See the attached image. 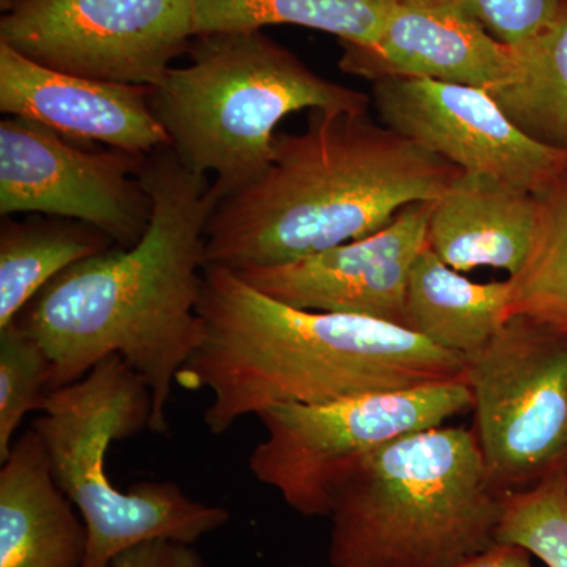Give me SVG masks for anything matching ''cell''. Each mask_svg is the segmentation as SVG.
<instances>
[{"instance_id": "cell-21", "label": "cell", "mask_w": 567, "mask_h": 567, "mask_svg": "<svg viewBox=\"0 0 567 567\" xmlns=\"http://www.w3.org/2000/svg\"><path fill=\"white\" fill-rule=\"evenodd\" d=\"M540 197L535 245L509 276V317L525 316L567 333V173Z\"/></svg>"}, {"instance_id": "cell-25", "label": "cell", "mask_w": 567, "mask_h": 567, "mask_svg": "<svg viewBox=\"0 0 567 567\" xmlns=\"http://www.w3.org/2000/svg\"><path fill=\"white\" fill-rule=\"evenodd\" d=\"M112 567H208L192 544L173 539H151L126 548Z\"/></svg>"}, {"instance_id": "cell-5", "label": "cell", "mask_w": 567, "mask_h": 567, "mask_svg": "<svg viewBox=\"0 0 567 567\" xmlns=\"http://www.w3.org/2000/svg\"><path fill=\"white\" fill-rule=\"evenodd\" d=\"M188 55L152 87L151 106L178 162L210 178L219 200L267 173L287 115L371 104V96L324 80L262 31L197 35Z\"/></svg>"}, {"instance_id": "cell-18", "label": "cell", "mask_w": 567, "mask_h": 567, "mask_svg": "<svg viewBox=\"0 0 567 567\" xmlns=\"http://www.w3.org/2000/svg\"><path fill=\"white\" fill-rule=\"evenodd\" d=\"M114 246L95 227L35 215L0 229V328L17 322L32 298L55 276Z\"/></svg>"}, {"instance_id": "cell-24", "label": "cell", "mask_w": 567, "mask_h": 567, "mask_svg": "<svg viewBox=\"0 0 567 567\" xmlns=\"http://www.w3.org/2000/svg\"><path fill=\"white\" fill-rule=\"evenodd\" d=\"M502 43L516 47L557 20L567 0H453Z\"/></svg>"}, {"instance_id": "cell-6", "label": "cell", "mask_w": 567, "mask_h": 567, "mask_svg": "<svg viewBox=\"0 0 567 567\" xmlns=\"http://www.w3.org/2000/svg\"><path fill=\"white\" fill-rule=\"evenodd\" d=\"M152 391L117 354L44 398L32 429L43 440L52 475L87 528L81 567H112L126 548L151 539L194 544L224 527L230 513L197 502L171 481L122 491L107 475L114 442L151 431Z\"/></svg>"}, {"instance_id": "cell-7", "label": "cell", "mask_w": 567, "mask_h": 567, "mask_svg": "<svg viewBox=\"0 0 567 567\" xmlns=\"http://www.w3.org/2000/svg\"><path fill=\"white\" fill-rule=\"evenodd\" d=\"M472 410L466 379L372 393L324 404L276 405L260 413L265 439L249 470L303 517H330L342 477L401 436Z\"/></svg>"}, {"instance_id": "cell-11", "label": "cell", "mask_w": 567, "mask_h": 567, "mask_svg": "<svg viewBox=\"0 0 567 567\" xmlns=\"http://www.w3.org/2000/svg\"><path fill=\"white\" fill-rule=\"evenodd\" d=\"M380 122L462 173L543 196L567 173V151L517 128L486 89L431 80L372 82Z\"/></svg>"}, {"instance_id": "cell-13", "label": "cell", "mask_w": 567, "mask_h": 567, "mask_svg": "<svg viewBox=\"0 0 567 567\" xmlns=\"http://www.w3.org/2000/svg\"><path fill=\"white\" fill-rule=\"evenodd\" d=\"M339 66L371 82L431 80L491 89L513 76V47L453 0H398L374 43H339Z\"/></svg>"}, {"instance_id": "cell-12", "label": "cell", "mask_w": 567, "mask_h": 567, "mask_svg": "<svg viewBox=\"0 0 567 567\" xmlns=\"http://www.w3.org/2000/svg\"><path fill=\"white\" fill-rule=\"evenodd\" d=\"M432 205H409L375 234L308 259L234 274L295 308L404 327L406 286L413 264L427 246Z\"/></svg>"}, {"instance_id": "cell-1", "label": "cell", "mask_w": 567, "mask_h": 567, "mask_svg": "<svg viewBox=\"0 0 567 567\" xmlns=\"http://www.w3.org/2000/svg\"><path fill=\"white\" fill-rule=\"evenodd\" d=\"M137 178L153 203L144 237L71 265L17 323L50 358V391L121 357L152 391L151 431L162 434L177 377L203 338L205 234L219 196L171 147L148 153Z\"/></svg>"}, {"instance_id": "cell-28", "label": "cell", "mask_w": 567, "mask_h": 567, "mask_svg": "<svg viewBox=\"0 0 567 567\" xmlns=\"http://www.w3.org/2000/svg\"><path fill=\"white\" fill-rule=\"evenodd\" d=\"M565 473H566V476H567V465H566V472Z\"/></svg>"}, {"instance_id": "cell-10", "label": "cell", "mask_w": 567, "mask_h": 567, "mask_svg": "<svg viewBox=\"0 0 567 567\" xmlns=\"http://www.w3.org/2000/svg\"><path fill=\"white\" fill-rule=\"evenodd\" d=\"M144 153L91 151L21 117L0 122V213L54 216L95 227L132 248L152 221L140 175Z\"/></svg>"}, {"instance_id": "cell-14", "label": "cell", "mask_w": 567, "mask_h": 567, "mask_svg": "<svg viewBox=\"0 0 567 567\" xmlns=\"http://www.w3.org/2000/svg\"><path fill=\"white\" fill-rule=\"evenodd\" d=\"M152 87L91 80L41 66L0 43V111L74 142L148 153L169 147Z\"/></svg>"}, {"instance_id": "cell-27", "label": "cell", "mask_w": 567, "mask_h": 567, "mask_svg": "<svg viewBox=\"0 0 567 567\" xmlns=\"http://www.w3.org/2000/svg\"><path fill=\"white\" fill-rule=\"evenodd\" d=\"M11 3H13V0H0V9L7 11L10 9Z\"/></svg>"}, {"instance_id": "cell-23", "label": "cell", "mask_w": 567, "mask_h": 567, "mask_svg": "<svg viewBox=\"0 0 567 567\" xmlns=\"http://www.w3.org/2000/svg\"><path fill=\"white\" fill-rule=\"evenodd\" d=\"M52 365L43 347L17 322L0 328V464L10 456L14 435L50 393Z\"/></svg>"}, {"instance_id": "cell-8", "label": "cell", "mask_w": 567, "mask_h": 567, "mask_svg": "<svg viewBox=\"0 0 567 567\" xmlns=\"http://www.w3.org/2000/svg\"><path fill=\"white\" fill-rule=\"evenodd\" d=\"M466 382L472 431L499 491L514 494L566 472L567 333L509 317L466 361Z\"/></svg>"}, {"instance_id": "cell-22", "label": "cell", "mask_w": 567, "mask_h": 567, "mask_svg": "<svg viewBox=\"0 0 567 567\" xmlns=\"http://www.w3.org/2000/svg\"><path fill=\"white\" fill-rule=\"evenodd\" d=\"M496 543L525 548L547 567H567V476L507 494Z\"/></svg>"}, {"instance_id": "cell-19", "label": "cell", "mask_w": 567, "mask_h": 567, "mask_svg": "<svg viewBox=\"0 0 567 567\" xmlns=\"http://www.w3.org/2000/svg\"><path fill=\"white\" fill-rule=\"evenodd\" d=\"M513 52V76L487 92L520 132L567 151V3L557 20Z\"/></svg>"}, {"instance_id": "cell-9", "label": "cell", "mask_w": 567, "mask_h": 567, "mask_svg": "<svg viewBox=\"0 0 567 567\" xmlns=\"http://www.w3.org/2000/svg\"><path fill=\"white\" fill-rule=\"evenodd\" d=\"M192 0H13L0 43L47 69L155 87L188 54Z\"/></svg>"}, {"instance_id": "cell-26", "label": "cell", "mask_w": 567, "mask_h": 567, "mask_svg": "<svg viewBox=\"0 0 567 567\" xmlns=\"http://www.w3.org/2000/svg\"><path fill=\"white\" fill-rule=\"evenodd\" d=\"M533 555L525 548L513 544L496 543L475 557L465 559L451 567H533Z\"/></svg>"}, {"instance_id": "cell-15", "label": "cell", "mask_w": 567, "mask_h": 567, "mask_svg": "<svg viewBox=\"0 0 567 567\" xmlns=\"http://www.w3.org/2000/svg\"><path fill=\"white\" fill-rule=\"evenodd\" d=\"M540 197L486 175L461 173L432 205L427 246L461 274H518L535 245Z\"/></svg>"}, {"instance_id": "cell-2", "label": "cell", "mask_w": 567, "mask_h": 567, "mask_svg": "<svg viewBox=\"0 0 567 567\" xmlns=\"http://www.w3.org/2000/svg\"><path fill=\"white\" fill-rule=\"evenodd\" d=\"M197 315L203 338L177 385L210 391L204 423L213 435L276 405L466 379L464 358L401 324L295 308L227 268H204Z\"/></svg>"}, {"instance_id": "cell-20", "label": "cell", "mask_w": 567, "mask_h": 567, "mask_svg": "<svg viewBox=\"0 0 567 567\" xmlns=\"http://www.w3.org/2000/svg\"><path fill=\"white\" fill-rule=\"evenodd\" d=\"M398 0H192L194 37L300 25L339 43H374Z\"/></svg>"}, {"instance_id": "cell-3", "label": "cell", "mask_w": 567, "mask_h": 567, "mask_svg": "<svg viewBox=\"0 0 567 567\" xmlns=\"http://www.w3.org/2000/svg\"><path fill=\"white\" fill-rule=\"evenodd\" d=\"M461 173L369 111H309L305 132L276 133L267 173L216 205L205 267H279L330 251L409 205L435 203Z\"/></svg>"}, {"instance_id": "cell-4", "label": "cell", "mask_w": 567, "mask_h": 567, "mask_svg": "<svg viewBox=\"0 0 567 567\" xmlns=\"http://www.w3.org/2000/svg\"><path fill=\"white\" fill-rule=\"evenodd\" d=\"M505 492L473 431L439 427L380 447L331 498L333 567H451L496 544Z\"/></svg>"}, {"instance_id": "cell-16", "label": "cell", "mask_w": 567, "mask_h": 567, "mask_svg": "<svg viewBox=\"0 0 567 567\" xmlns=\"http://www.w3.org/2000/svg\"><path fill=\"white\" fill-rule=\"evenodd\" d=\"M74 509L29 429L0 468V567H81L87 528Z\"/></svg>"}, {"instance_id": "cell-17", "label": "cell", "mask_w": 567, "mask_h": 567, "mask_svg": "<svg viewBox=\"0 0 567 567\" xmlns=\"http://www.w3.org/2000/svg\"><path fill=\"white\" fill-rule=\"evenodd\" d=\"M509 279L472 281L425 246L410 271L404 328L468 361L509 319Z\"/></svg>"}]
</instances>
